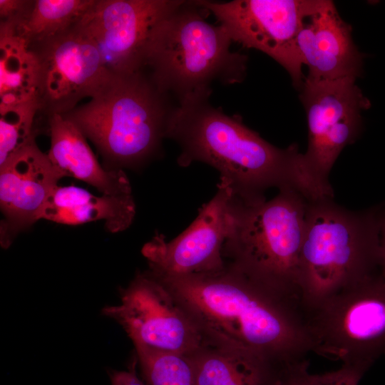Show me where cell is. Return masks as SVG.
I'll return each mask as SVG.
<instances>
[{
    "label": "cell",
    "mask_w": 385,
    "mask_h": 385,
    "mask_svg": "<svg viewBox=\"0 0 385 385\" xmlns=\"http://www.w3.org/2000/svg\"><path fill=\"white\" fill-rule=\"evenodd\" d=\"M0 109L31 101L39 103L37 58L11 26L0 25Z\"/></svg>",
    "instance_id": "cell-19"
},
{
    "label": "cell",
    "mask_w": 385,
    "mask_h": 385,
    "mask_svg": "<svg viewBox=\"0 0 385 385\" xmlns=\"http://www.w3.org/2000/svg\"><path fill=\"white\" fill-rule=\"evenodd\" d=\"M188 357L195 385H267L277 366L252 353L213 343Z\"/></svg>",
    "instance_id": "cell-18"
},
{
    "label": "cell",
    "mask_w": 385,
    "mask_h": 385,
    "mask_svg": "<svg viewBox=\"0 0 385 385\" xmlns=\"http://www.w3.org/2000/svg\"><path fill=\"white\" fill-rule=\"evenodd\" d=\"M165 138L179 145L180 166L196 161L211 165L219 171L220 181L245 204L266 200L264 192L272 187L296 190L308 200L317 197L296 145L281 149L270 144L240 115L224 113L209 99L178 106Z\"/></svg>",
    "instance_id": "cell-2"
},
{
    "label": "cell",
    "mask_w": 385,
    "mask_h": 385,
    "mask_svg": "<svg viewBox=\"0 0 385 385\" xmlns=\"http://www.w3.org/2000/svg\"><path fill=\"white\" fill-rule=\"evenodd\" d=\"M309 80L356 78L364 56L351 37V27L339 16L333 1L311 0L297 37Z\"/></svg>",
    "instance_id": "cell-15"
},
{
    "label": "cell",
    "mask_w": 385,
    "mask_h": 385,
    "mask_svg": "<svg viewBox=\"0 0 385 385\" xmlns=\"http://www.w3.org/2000/svg\"><path fill=\"white\" fill-rule=\"evenodd\" d=\"M102 314L118 322L134 345L188 356L212 342L177 297L149 271L120 290V302Z\"/></svg>",
    "instance_id": "cell-9"
},
{
    "label": "cell",
    "mask_w": 385,
    "mask_h": 385,
    "mask_svg": "<svg viewBox=\"0 0 385 385\" xmlns=\"http://www.w3.org/2000/svg\"><path fill=\"white\" fill-rule=\"evenodd\" d=\"M307 205L308 200L291 188L254 205L235 197L222 247L230 266L301 304L299 264Z\"/></svg>",
    "instance_id": "cell-6"
},
{
    "label": "cell",
    "mask_w": 385,
    "mask_h": 385,
    "mask_svg": "<svg viewBox=\"0 0 385 385\" xmlns=\"http://www.w3.org/2000/svg\"><path fill=\"white\" fill-rule=\"evenodd\" d=\"M200 1H183L155 26L144 59L159 88L178 105L209 99L215 82L234 84L246 75L247 56L230 49L226 29L206 21Z\"/></svg>",
    "instance_id": "cell-3"
},
{
    "label": "cell",
    "mask_w": 385,
    "mask_h": 385,
    "mask_svg": "<svg viewBox=\"0 0 385 385\" xmlns=\"http://www.w3.org/2000/svg\"><path fill=\"white\" fill-rule=\"evenodd\" d=\"M135 215L130 195H95L74 185L57 186L48 197L41 219L76 225L103 220L111 232L126 230Z\"/></svg>",
    "instance_id": "cell-17"
},
{
    "label": "cell",
    "mask_w": 385,
    "mask_h": 385,
    "mask_svg": "<svg viewBox=\"0 0 385 385\" xmlns=\"http://www.w3.org/2000/svg\"><path fill=\"white\" fill-rule=\"evenodd\" d=\"M34 0H0V24L18 25L30 10Z\"/></svg>",
    "instance_id": "cell-24"
},
{
    "label": "cell",
    "mask_w": 385,
    "mask_h": 385,
    "mask_svg": "<svg viewBox=\"0 0 385 385\" xmlns=\"http://www.w3.org/2000/svg\"><path fill=\"white\" fill-rule=\"evenodd\" d=\"M332 199L308 201L299 264L305 314L379 273L380 207L352 211Z\"/></svg>",
    "instance_id": "cell-5"
},
{
    "label": "cell",
    "mask_w": 385,
    "mask_h": 385,
    "mask_svg": "<svg viewBox=\"0 0 385 385\" xmlns=\"http://www.w3.org/2000/svg\"><path fill=\"white\" fill-rule=\"evenodd\" d=\"M235 195L220 181L215 196L199 210L190 226L167 242L156 234L141 250L149 272L157 277L182 276L216 272L226 263L222 247L227 237Z\"/></svg>",
    "instance_id": "cell-13"
},
{
    "label": "cell",
    "mask_w": 385,
    "mask_h": 385,
    "mask_svg": "<svg viewBox=\"0 0 385 385\" xmlns=\"http://www.w3.org/2000/svg\"><path fill=\"white\" fill-rule=\"evenodd\" d=\"M135 364L136 360L128 370H111L109 373L111 385H144L136 374Z\"/></svg>",
    "instance_id": "cell-25"
},
{
    "label": "cell",
    "mask_w": 385,
    "mask_h": 385,
    "mask_svg": "<svg viewBox=\"0 0 385 385\" xmlns=\"http://www.w3.org/2000/svg\"><path fill=\"white\" fill-rule=\"evenodd\" d=\"M136 359L149 385H195L188 356L135 344Z\"/></svg>",
    "instance_id": "cell-21"
},
{
    "label": "cell",
    "mask_w": 385,
    "mask_h": 385,
    "mask_svg": "<svg viewBox=\"0 0 385 385\" xmlns=\"http://www.w3.org/2000/svg\"><path fill=\"white\" fill-rule=\"evenodd\" d=\"M95 1L34 0L23 20L15 26H9L29 45L42 43L75 26Z\"/></svg>",
    "instance_id": "cell-20"
},
{
    "label": "cell",
    "mask_w": 385,
    "mask_h": 385,
    "mask_svg": "<svg viewBox=\"0 0 385 385\" xmlns=\"http://www.w3.org/2000/svg\"><path fill=\"white\" fill-rule=\"evenodd\" d=\"M41 111L37 101L0 109V165L12 154L35 139V117Z\"/></svg>",
    "instance_id": "cell-23"
},
{
    "label": "cell",
    "mask_w": 385,
    "mask_h": 385,
    "mask_svg": "<svg viewBox=\"0 0 385 385\" xmlns=\"http://www.w3.org/2000/svg\"><path fill=\"white\" fill-rule=\"evenodd\" d=\"M311 351L368 370L385 355V281L380 274L307 312Z\"/></svg>",
    "instance_id": "cell-7"
},
{
    "label": "cell",
    "mask_w": 385,
    "mask_h": 385,
    "mask_svg": "<svg viewBox=\"0 0 385 385\" xmlns=\"http://www.w3.org/2000/svg\"><path fill=\"white\" fill-rule=\"evenodd\" d=\"M380 262L379 274L385 281V207H380L379 216Z\"/></svg>",
    "instance_id": "cell-26"
},
{
    "label": "cell",
    "mask_w": 385,
    "mask_h": 385,
    "mask_svg": "<svg viewBox=\"0 0 385 385\" xmlns=\"http://www.w3.org/2000/svg\"><path fill=\"white\" fill-rule=\"evenodd\" d=\"M355 81L352 78L313 81L305 77L299 89L308 125L304 165L312 181L327 197L334 196L329 182L331 169L342 150L357 138L361 113L371 105Z\"/></svg>",
    "instance_id": "cell-8"
},
{
    "label": "cell",
    "mask_w": 385,
    "mask_h": 385,
    "mask_svg": "<svg viewBox=\"0 0 385 385\" xmlns=\"http://www.w3.org/2000/svg\"><path fill=\"white\" fill-rule=\"evenodd\" d=\"M153 276L215 344L252 353L274 364L304 359L311 351L302 304L230 265L211 273Z\"/></svg>",
    "instance_id": "cell-1"
},
{
    "label": "cell",
    "mask_w": 385,
    "mask_h": 385,
    "mask_svg": "<svg viewBox=\"0 0 385 385\" xmlns=\"http://www.w3.org/2000/svg\"><path fill=\"white\" fill-rule=\"evenodd\" d=\"M227 31L232 42L270 56L300 89L305 76L297 37L311 0L200 1Z\"/></svg>",
    "instance_id": "cell-10"
},
{
    "label": "cell",
    "mask_w": 385,
    "mask_h": 385,
    "mask_svg": "<svg viewBox=\"0 0 385 385\" xmlns=\"http://www.w3.org/2000/svg\"><path fill=\"white\" fill-rule=\"evenodd\" d=\"M304 359L277 366L267 385H358L366 369L342 364L334 371L312 374Z\"/></svg>",
    "instance_id": "cell-22"
},
{
    "label": "cell",
    "mask_w": 385,
    "mask_h": 385,
    "mask_svg": "<svg viewBox=\"0 0 385 385\" xmlns=\"http://www.w3.org/2000/svg\"><path fill=\"white\" fill-rule=\"evenodd\" d=\"M178 106L143 68L110 73L88 102L61 115L95 145L105 162L121 169L138 166L158 152Z\"/></svg>",
    "instance_id": "cell-4"
},
{
    "label": "cell",
    "mask_w": 385,
    "mask_h": 385,
    "mask_svg": "<svg viewBox=\"0 0 385 385\" xmlns=\"http://www.w3.org/2000/svg\"><path fill=\"white\" fill-rule=\"evenodd\" d=\"M62 178L35 139L0 165L2 247H8L20 231L41 219L47 200Z\"/></svg>",
    "instance_id": "cell-14"
},
{
    "label": "cell",
    "mask_w": 385,
    "mask_h": 385,
    "mask_svg": "<svg viewBox=\"0 0 385 385\" xmlns=\"http://www.w3.org/2000/svg\"><path fill=\"white\" fill-rule=\"evenodd\" d=\"M48 117L51 146L47 153L63 177L69 176L96 188L103 195H130V181L122 169L108 170L98 163L81 131L63 115Z\"/></svg>",
    "instance_id": "cell-16"
},
{
    "label": "cell",
    "mask_w": 385,
    "mask_h": 385,
    "mask_svg": "<svg viewBox=\"0 0 385 385\" xmlns=\"http://www.w3.org/2000/svg\"><path fill=\"white\" fill-rule=\"evenodd\" d=\"M183 0H96L78 25L96 45L113 74L144 68L146 47L155 26Z\"/></svg>",
    "instance_id": "cell-11"
},
{
    "label": "cell",
    "mask_w": 385,
    "mask_h": 385,
    "mask_svg": "<svg viewBox=\"0 0 385 385\" xmlns=\"http://www.w3.org/2000/svg\"><path fill=\"white\" fill-rule=\"evenodd\" d=\"M78 23L50 40L28 44L38 60L41 112L47 116L66 113L90 98L110 74Z\"/></svg>",
    "instance_id": "cell-12"
}]
</instances>
